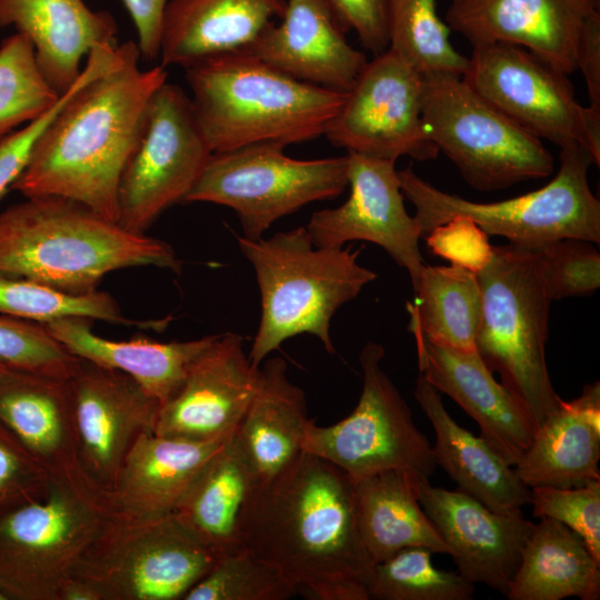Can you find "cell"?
Segmentation results:
<instances>
[{
    "instance_id": "1",
    "label": "cell",
    "mask_w": 600,
    "mask_h": 600,
    "mask_svg": "<svg viewBox=\"0 0 600 600\" xmlns=\"http://www.w3.org/2000/svg\"><path fill=\"white\" fill-rule=\"evenodd\" d=\"M112 47L48 123L11 190L66 198L117 222L122 171L168 72L141 69L133 41Z\"/></svg>"
},
{
    "instance_id": "2",
    "label": "cell",
    "mask_w": 600,
    "mask_h": 600,
    "mask_svg": "<svg viewBox=\"0 0 600 600\" xmlns=\"http://www.w3.org/2000/svg\"><path fill=\"white\" fill-rule=\"evenodd\" d=\"M244 549L308 599L369 600L373 562L358 526L354 481L326 459L302 451L261 483Z\"/></svg>"
},
{
    "instance_id": "3",
    "label": "cell",
    "mask_w": 600,
    "mask_h": 600,
    "mask_svg": "<svg viewBox=\"0 0 600 600\" xmlns=\"http://www.w3.org/2000/svg\"><path fill=\"white\" fill-rule=\"evenodd\" d=\"M181 261L166 241L134 233L88 207L60 197H31L0 213V276L87 293L108 273Z\"/></svg>"
},
{
    "instance_id": "4",
    "label": "cell",
    "mask_w": 600,
    "mask_h": 600,
    "mask_svg": "<svg viewBox=\"0 0 600 600\" xmlns=\"http://www.w3.org/2000/svg\"><path fill=\"white\" fill-rule=\"evenodd\" d=\"M183 69L212 153L262 143L286 148L319 138L347 98V92L297 80L243 51Z\"/></svg>"
},
{
    "instance_id": "5",
    "label": "cell",
    "mask_w": 600,
    "mask_h": 600,
    "mask_svg": "<svg viewBox=\"0 0 600 600\" xmlns=\"http://www.w3.org/2000/svg\"><path fill=\"white\" fill-rule=\"evenodd\" d=\"M254 270L261 317L248 358L253 367L286 340L302 333L318 338L334 353L330 323L334 313L377 279L350 248L316 246L306 227L270 238H238Z\"/></svg>"
},
{
    "instance_id": "6",
    "label": "cell",
    "mask_w": 600,
    "mask_h": 600,
    "mask_svg": "<svg viewBox=\"0 0 600 600\" xmlns=\"http://www.w3.org/2000/svg\"><path fill=\"white\" fill-rule=\"evenodd\" d=\"M114 509L79 462L50 472L36 498L0 513V589L8 600H58Z\"/></svg>"
},
{
    "instance_id": "7",
    "label": "cell",
    "mask_w": 600,
    "mask_h": 600,
    "mask_svg": "<svg viewBox=\"0 0 600 600\" xmlns=\"http://www.w3.org/2000/svg\"><path fill=\"white\" fill-rule=\"evenodd\" d=\"M482 296L476 350L522 403L537 429L562 401L546 361L550 304L536 249L492 246L478 273Z\"/></svg>"
},
{
    "instance_id": "8",
    "label": "cell",
    "mask_w": 600,
    "mask_h": 600,
    "mask_svg": "<svg viewBox=\"0 0 600 600\" xmlns=\"http://www.w3.org/2000/svg\"><path fill=\"white\" fill-rule=\"evenodd\" d=\"M596 164L581 147L560 149V168L544 187L496 202H476L442 191L411 167L398 171L402 193L414 207L422 239L456 216L474 222L488 236L538 249L562 238L599 244L600 202L591 191L588 171Z\"/></svg>"
},
{
    "instance_id": "9",
    "label": "cell",
    "mask_w": 600,
    "mask_h": 600,
    "mask_svg": "<svg viewBox=\"0 0 600 600\" xmlns=\"http://www.w3.org/2000/svg\"><path fill=\"white\" fill-rule=\"evenodd\" d=\"M218 559L174 513L141 519L114 511L70 577L98 600H183Z\"/></svg>"
},
{
    "instance_id": "10",
    "label": "cell",
    "mask_w": 600,
    "mask_h": 600,
    "mask_svg": "<svg viewBox=\"0 0 600 600\" xmlns=\"http://www.w3.org/2000/svg\"><path fill=\"white\" fill-rule=\"evenodd\" d=\"M422 117L431 141L479 191L541 179L554 161L529 133L469 87L461 77H423Z\"/></svg>"
},
{
    "instance_id": "11",
    "label": "cell",
    "mask_w": 600,
    "mask_h": 600,
    "mask_svg": "<svg viewBox=\"0 0 600 600\" xmlns=\"http://www.w3.org/2000/svg\"><path fill=\"white\" fill-rule=\"evenodd\" d=\"M273 143L212 153L183 202L232 209L246 238L259 239L280 218L338 197L348 186V157L299 160Z\"/></svg>"
},
{
    "instance_id": "12",
    "label": "cell",
    "mask_w": 600,
    "mask_h": 600,
    "mask_svg": "<svg viewBox=\"0 0 600 600\" xmlns=\"http://www.w3.org/2000/svg\"><path fill=\"white\" fill-rule=\"evenodd\" d=\"M384 348L367 343L360 354L362 390L353 411L331 426L310 419L302 451L328 460L353 481L388 470L429 479L436 471L431 444L382 367Z\"/></svg>"
},
{
    "instance_id": "13",
    "label": "cell",
    "mask_w": 600,
    "mask_h": 600,
    "mask_svg": "<svg viewBox=\"0 0 600 600\" xmlns=\"http://www.w3.org/2000/svg\"><path fill=\"white\" fill-rule=\"evenodd\" d=\"M500 112L560 149L579 146L600 164V111L581 104L568 74L527 49L472 46L461 77Z\"/></svg>"
},
{
    "instance_id": "14",
    "label": "cell",
    "mask_w": 600,
    "mask_h": 600,
    "mask_svg": "<svg viewBox=\"0 0 600 600\" xmlns=\"http://www.w3.org/2000/svg\"><path fill=\"white\" fill-rule=\"evenodd\" d=\"M211 156L190 97L166 81L151 99L122 171L117 222L128 231L146 233L167 209L184 201Z\"/></svg>"
},
{
    "instance_id": "15",
    "label": "cell",
    "mask_w": 600,
    "mask_h": 600,
    "mask_svg": "<svg viewBox=\"0 0 600 600\" xmlns=\"http://www.w3.org/2000/svg\"><path fill=\"white\" fill-rule=\"evenodd\" d=\"M423 77L390 49L367 61L323 136L347 152L427 161L439 150L422 117Z\"/></svg>"
},
{
    "instance_id": "16",
    "label": "cell",
    "mask_w": 600,
    "mask_h": 600,
    "mask_svg": "<svg viewBox=\"0 0 600 600\" xmlns=\"http://www.w3.org/2000/svg\"><path fill=\"white\" fill-rule=\"evenodd\" d=\"M67 388L79 463L110 490L133 442L153 432L160 403L129 374L80 358Z\"/></svg>"
},
{
    "instance_id": "17",
    "label": "cell",
    "mask_w": 600,
    "mask_h": 600,
    "mask_svg": "<svg viewBox=\"0 0 600 600\" xmlns=\"http://www.w3.org/2000/svg\"><path fill=\"white\" fill-rule=\"evenodd\" d=\"M347 201L316 211L306 229L318 247L341 248L352 240L381 247L409 273L411 284L424 266L419 248V227L404 207L396 162L347 152Z\"/></svg>"
},
{
    "instance_id": "18",
    "label": "cell",
    "mask_w": 600,
    "mask_h": 600,
    "mask_svg": "<svg viewBox=\"0 0 600 600\" xmlns=\"http://www.w3.org/2000/svg\"><path fill=\"white\" fill-rule=\"evenodd\" d=\"M259 369L250 363L241 336L214 334L180 388L160 406L153 433L189 441L230 437L254 394Z\"/></svg>"
},
{
    "instance_id": "19",
    "label": "cell",
    "mask_w": 600,
    "mask_h": 600,
    "mask_svg": "<svg viewBox=\"0 0 600 600\" xmlns=\"http://www.w3.org/2000/svg\"><path fill=\"white\" fill-rule=\"evenodd\" d=\"M418 499L442 540L458 572L506 596L533 523L521 509L496 512L460 491L418 480Z\"/></svg>"
},
{
    "instance_id": "20",
    "label": "cell",
    "mask_w": 600,
    "mask_h": 600,
    "mask_svg": "<svg viewBox=\"0 0 600 600\" xmlns=\"http://www.w3.org/2000/svg\"><path fill=\"white\" fill-rule=\"evenodd\" d=\"M600 0H452L448 27L471 46H519L570 76L588 17Z\"/></svg>"
},
{
    "instance_id": "21",
    "label": "cell",
    "mask_w": 600,
    "mask_h": 600,
    "mask_svg": "<svg viewBox=\"0 0 600 600\" xmlns=\"http://www.w3.org/2000/svg\"><path fill=\"white\" fill-rule=\"evenodd\" d=\"M420 373L453 399L479 426L480 436L514 467L537 427L517 397L489 370L477 350H460L413 334Z\"/></svg>"
},
{
    "instance_id": "22",
    "label": "cell",
    "mask_w": 600,
    "mask_h": 600,
    "mask_svg": "<svg viewBox=\"0 0 600 600\" xmlns=\"http://www.w3.org/2000/svg\"><path fill=\"white\" fill-rule=\"evenodd\" d=\"M280 19L242 51L297 80L348 92L368 60L348 43L326 1L287 0Z\"/></svg>"
},
{
    "instance_id": "23",
    "label": "cell",
    "mask_w": 600,
    "mask_h": 600,
    "mask_svg": "<svg viewBox=\"0 0 600 600\" xmlns=\"http://www.w3.org/2000/svg\"><path fill=\"white\" fill-rule=\"evenodd\" d=\"M9 26L31 41L41 73L59 94L77 81L93 48L118 43L113 17L83 0H0V27Z\"/></svg>"
},
{
    "instance_id": "24",
    "label": "cell",
    "mask_w": 600,
    "mask_h": 600,
    "mask_svg": "<svg viewBox=\"0 0 600 600\" xmlns=\"http://www.w3.org/2000/svg\"><path fill=\"white\" fill-rule=\"evenodd\" d=\"M261 483L233 432L198 471L174 514L219 558L239 552Z\"/></svg>"
},
{
    "instance_id": "25",
    "label": "cell",
    "mask_w": 600,
    "mask_h": 600,
    "mask_svg": "<svg viewBox=\"0 0 600 600\" xmlns=\"http://www.w3.org/2000/svg\"><path fill=\"white\" fill-rule=\"evenodd\" d=\"M228 438L189 441L141 433L109 490L114 511L141 519L174 513L198 471Z\"/></svg>"
},
{
    "instance_id": "26",
    "label": "cell",
    "mask_w": 600,
    "mask_h": 600,
    "mask_svg": "<svg viewBox=\"0 0 600 600\" xmlns=\"http://www.w3.org/2000/svg\"><path fill=\"white\" fill-rule=\"evenodd\" d=\"M413 396L436 434L431 446L437 466L458 484L496 512L521 509L531 500V489L481 437L474 436L447 411L441 392L419 373Z\"/></svg>"
},
{
    "instance_id": "27",
    "label": "cell",
    "mask_w": 600,
    "mask_h": 600,
    "mask_svg": "<svg viewBox=\"0 0 600 600\" xmlns=\"http://www.w3.org/2000/svg\"><path fill=\"white\" fill-rule=\"evenodd\" d=\"M287 0H169L161 27V66L182 68L242 51L281 18Z\"/></svg>"
},
{
    "instance_id": "28",
    "label": "cell",
    "mask_w": 600,
    "mask_h": 600,
    "mask_svg": "<svg viewBox=\"0 0 600 600\" xmlns=\"http://www.w3.org/2000/svg\"><path fill=\"white\" fill-rule=\"evenodd\" d=\"M600 383L583 387L580 397L562 400L537 429L513 467L529 488H579L600 480Z\"/></svg>"
},
{
    "instance_id": "29",
    "label": "cell",
    "mask_w": 600,
    "mask_h": 600,
    "mask_svg": "<svg viewBox=\"0 0 600 600\" xmlns=\"http://www.w3.org/2000/svg\"><path fill=\"white\" fill-rule=\"evenodd\" d=\"M43 326L71 354L129 374L160 406L180 388L193 360L214 337L172 342L149 338L116 341L96 334L92 320L82 317L62 318Z\"/></svg>"
},
{
    "instance_id": "30",
    "label": "cell",
    "mask_w": 600,
    "mask_h": 600,
    "mask_svg": "<svg viewBox=\"0 0 600 600\" xmlns=\"http://www.w3.org/2000/svg\"><path fill=\"white\" fill-rule=\"evenodd\" d=\"M309 421L304 392L289 380L286 361L278 357L267 360L234 431L262 482L278 476L302 452Z\"/></svg>"
},
{
    "instance_id": "31",
    "label": "cell",
    "mask_w": 600,
    "mask_h": 600,
    "mask_svg": "<svg viewBox=\"0 0 600 600\" xmlns=\"http://www.w3.org/2000/svg\"><path fill=\"white\" fill-rule=\"evenodd\" d=\"M420 478L388 470L354 481L358 526L373 564L409 547L450 554L419 502Z\"/></svg>"
},
{
    "instance_id": "32",
    "label": "cell",
    "mask_w": 600,
    "mask_h": 600,
    "mask_svg": "<svg viewBox=\"0 0 600 600\" xmlns=\"http://www.w3.org/2000/svg\"><path fill=\"white\" fill-rule=\"evenodd\" d=\"M506 597L598 600L600 563L578 533L551 518H540L532 527Z\"/></svg>"
},
{
    "instance_id": "33",
    "label": "cell",
    "mask_w": 600,
    "mask_h": 600,
    "mask_svg": "<svg viewBox=\"0 0 600 600\" xmlns=\"http://www.w3.org/2000/svg\"><path fill=\"white\" fill-rule=\"evenodd\" d=\"M0 420L50 472L79 462L67 379L10 377L0 383Z\"/></svg>"
},
{
    "instance_id": "34",
    "label": "cell",
    "mask_w": 600,
    "mask_h": 600,
    "mask_svg": "<svg viewBox=\"0 0 600 600\" xmlns=\"http://www.w3.org/2000/svg\"><path fill=\"white\" fill-rule=\"evenodd\" d=\"M407 303L408 330L454 349H476L482 296L477 273L457 266L424 264Z\"/></svg>"
},
{
    "instance_id": "35",
    "label": "cell",
    "mask_w": 600,
    "mask_h": 600,
    "mask_svg": "<svg viewBox=\"0 0 600 600\" xmlns=\"http://www.w3.org/2000/svg\"><path fill=\"white\" fill-rule=\"evenodd\" d=\"M437 7L438 0H388V49L422 77H462L468 57L451 44L450 28Z\"/></svg>"
},
{
    "instance_id": "36",
    "label": "cell",
    "mask_w": 600,
    "mask_h": 600,
    "mask_svg": "<svg viewBox=\"0 0 600 600\" xmlns=\"http://www.w3.org/2000/svg\"><path fill=\"white\" fill-rule=\"evenodd\" d=\"M0 314L46 324L68 318L82 317L140 328L164 327L166 321L139 322L122 314L116 300L107 292H67L26 279L0 276Z\"/></svg>"
},
{
    "instance_id": "37",
    "label": "cell",
    "mask_w": 600,
    "mask_h": 600,
    "mask_svg": "<svg viewBox=\"0 0 600 600\" xmlns=\"http://www.w3.org/2000/svg\"><path fill=\"white\" fill-rule=\"evenodd\" d=\"M432 551L423 547L401 549L372 567L369 599L377 600H470L474 583L458 571L432 564Z\"/></svg>"
},
{
    "instance_id": "38",
    "label": "cell",
    "mask_w": 600,
    "mask_h": 600,
    "mask_svg": "<svg viewBox=\"0 0 600 600\" xmlns=\"http://www.w3.org/2000/svg\"><path fill=\"white\" fill-rule=\"evenodd\" d=\"M41 73L31 41L16 32L0 43V139L39 118L59 100Z\"/></svg>"
},
{
    "instance_id": "39",
    "label": "cell",
    "mask_w": 600,
    "mask_h": 600,
    "mask_svg": "<svg viewBox=\"0 0 600 600\" xmlns=\"http://www.w3.org/2000/svg\"><path fill=\"white\" fill-rule=\"evenodd\" d=\"M297 594L273 566L243 549L220 557L183 600H287Z\"/></svg>"
},
{
    "instance_id": "40",
    "label": "cell",
    "mask_w": 600,
    "mask_h": 600,
    "mask_svg": "<svg viewBox=\"0 0 600 600\" xmlns=\"http://www.w3.org/2000/svg\"><path fill=\"white\" fill-rule=\"evenodd\" d=\"M78 360L43 324L0 314V364L20 373L66 380Z\"/></svg>"
},
{
    "instance_id": "41",
    "label": "cell",
    "mask_w": 600,
    "mask_h": 600,
    "mask_svg": "<svg viewBox=\"0 0 600 600\" xmlns=\"http://www.w3.org/2000/svg\"><path fill=\"white\" fill-rule=\"evenodd\" d=\"M593 242L562 238L538 252L546 289L551 300L587 296L600 286V253Z\"/></svg>"
},
{
    "instance_id": "42",
    "label": "cell",
    "mask_w": 600,
    "mask_h": 600,
    "mask_svg": "<svg viewBox=\"0 0 600 600\" xmlns=\"http://www.w3.org/2000/svg\"><path fill=\"white\" fill-rule=\"evenodd\" d=\"M530 489L533 516L551 518L578 533L600 563V480L579 488Z\"/></svg>"
},
{
    "instance_id": "43",
    "label": "cell",
    "mask_w": 600,
    "mask_h": 600,
    "mask_svg": "<svg viewBox=\"0 0 600 600\" xmlns=\"http://www.w3.org/2000/svg\"><path fill=\"white\" fill-rule=\"evenodd\" d=\"M50 471L0 420V513L38 497Z\"/></svg>"
},
{
    "instance_id": "44",
    "label": "cell",
    "mask_w": 600,
    "mask_h": 600,
    "mask_svg": "<svg viewBox=\"0 0 600 600\" xmlns=\"http://www.w3.org/2000/svg\"><path fill=\"white\" fill-rule=\"evenodd\" d=\"M100 61V56H99ZM98 64L97 53L87 57V61L80 76L73 86L60 96L59 100L39 118L30 121L21 129L0 139V199L11 189L23 172L36 141L41 136L48 123L67 101L78 86L92 72Z\"/></svg>"
},
{
    "instance_id": "45",
    "label": "cell",
    "mask_w": 600,
    "mask_h": 600,
    "mask_svg": "<svg viewBox=\"0 0 600 600\" xmlns=\"http://www.w3.org/2000/svg\"><path fill=\"white\" fill-rule=\"evenodd\" d=\"M488 237L467 217L456 216L434 228L426 240L434 254L478 273L491 258Z\"/></svg>"
},
{
    "instance_id": "46",
    "label": "cell",
    "mask_w": 600,
    "mask_h": 600,
    "mask_svg": "<svg viewBox=\"0 0 600 600\" xmlns=\"http://www.w3.org/2000/svg\"><path fill=\"white\" fill-rule=\"evenodd\" d=\"M342 31L354 30L374 56L389 47L388 0H324Z\"/></svg>"
},
{
    "instance_id": "47",
    "label": "cell",
    "mask_w": 600,
    "mask_h": 600,
    "mask_svg": "<svg viewBox=\"0 0 600 600\" xmlns=\"http://www.w3.org/2000/svg\"><path fill=\"white\" fill-rule=\"evenodd\" d=\"M134 24L141 58H159L163 13L169 0H121Z\"/></svg>"
},
{
    "instance_id": "48",
    "label": "cell",
    "mask_w": 600,
    "mask_h": 600,
    "mask_svg": "<svg viewBox=\"0 0 600 600\" xmlns=\"http://www.w3.org/2000/svg\"><path fill=\"white\" fill-rule=\"evenodd\" d=\"M587 86L590 107L600 111V10L587 19L578 50L577 70Z\"/></svg>"
},
{
    "instance_id": "49",
    "label": "cell",
    "mask_w": 600,
    "mask_h": 600,
    "mask_svg": "<svg viewBox=\"0 0 600 600\" xmlns=\"http://www.w3.org/2000/svg\"><path fill=\"white\" fill-rule=\"evenodd\" d=\"M58 600H98V597L87 583L70 577L61 586Z\"/></svg>"
},
{
    "instance_id": "50",
    "label": "cell",
    "mask_w": 600,
    "mask_h": 600,
    "mask_svg": "<svg viewBox=\"0 0 600 600\" xmlns=\"http://www.w3.org/2000/svg\"><path fill=\"white\" fill-rule=\"evenodd\" d=\"M16 373H20V372L10 370L9 368L0 364V383L6 381L10 377L14 376Z\"/></svg>"
},
{
    "instance_id": "51",
    "label": "cell",
    "mask_w": 600,
    "mask_h": 600,
    "mask_svg": "<svg viewBox=\"0 0 600 600\" xmlns=\"http://www.w3.org/2000/svg\"><path fill=\"white\" fill-rule=\"evenodd\" d=\"M0 600H8L6 594L0 589Z\"/></svg>"
}]
</instances>
